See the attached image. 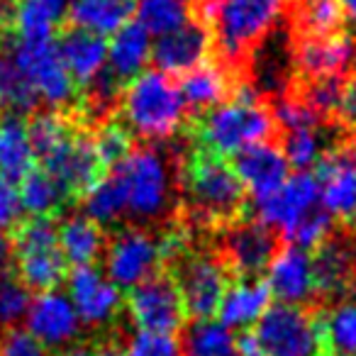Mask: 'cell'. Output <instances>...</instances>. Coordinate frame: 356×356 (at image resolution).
Returning a JSON list of instances; mask_svg holds the SVG:
<instances>
[{"label":"cell","mask_w":356,"mask_h":356,"mask_svg":"<svg viewBox=\"0 0 356 356\" xmlns=\"http://www.w3.org/2000/svg\"><path fill=\"white\" fill-rule=\"evenodd\" d=\"M120 122L144 142H166L188 122V108L178 83L161 71H142L122 90Z\"/></svg>","instance_id":"obj_4"},{"label":"cell","mask_w":356,"mask_h":356,"mask_svg":"<svg viewBox=\"0 0 356 356\" xmlns=\"http://www.w3.org/2000/svg\"><path fill=\"white\" fill-rule=\"evenodd\" d=\"M54 44L61 64L66 66L79 90L93 83L108 66V40L100 35L66 25L56 32Z\"/></svg>","instance_id":"obj_22"},{"label":"cell","mask_w":356,"mask_h":356,"mask_svg":"<svg viewBox=\"0 0 356 356\" xmlns=\"http://www.w3.org/2000/svg\"><path fill=\"white\" fill-rule=\"evenodd\" d=\"M120 356H184V351H181V341L173 334L137 332L124 344V349H120Z\"/></svg>","instance_id":"obj_41"},{"label":"cell","mask_w":356,"mask_h":356,"mask_svg":"<svg viewBox=\"0 0 356 356\" xmlns=\"http://www.w3.org/2000/svg\"><path fill=\"white\" fill-rule=\"evenodd\" d=\"M22 205L17 186L0 176V232H13L20 225Z\"/></svg>","instance_id":"obj_43"},{"label":"cell","mask_w":356,"mask_h":356,"mask_svg":"<svg viewBox=\"0 0 356 356\" xmlns=\"http://www.w3.org/2000/svg\"><path fill=\"white\" fill-rule=\"evenodd\" d=\"M278 252V239L268 227L261 222H239L222 229V244H220V257L229 273H237V278H259L271 264Z\"/></svg>","instance_id":"obj_14"},{"label":"cell","mask_w":356,"mask_h":356,"mask_svg":"<svg viewBox=\"0 0 356 356\" xmlns=\"http://www.w3.org/2000/svg\"><path fill=\"white\" fill-rule=\"evenodd\" d=\"M181 351L186 356H237L232 330L218 320H198L186 327Z\"/></svg>","instance_id":"obj_32"},{"label":"cell","mask_w":356,"mask_h":356,"mask_svg":"<svg viewBox=\"0 0 356 356\" xmlns=\"http://www.w3.org/2000/svg\"><path fill=\"white\" fill-rule=\"evenodd\" d=\"M320 208L332 222L356 227V156L344 152H330L317 166Z\"/></svg>","instance_id":"obj_17"},{"label":"cell","mask_w":356,"mask_h":356,"mask_svg":"<svg viewBox=\"0 0 356 356\" xmlns=\"http://www.w3.org/2000/svg\"><path fill=\"white\" fill-rule=\"evenodd\" d=\"M0 356H49V351L27 332L10 330L0 339Z\"/></svg>","instance_id":"obj_44"},{"label":"cell","mask_w":356,"mask_h":356,"mask_svg":"<svg viewBox=\"0 0 356 356\" xmlns=\"http://www.w3.org/2000/svg\"><path fill=\"white\" fill-rule=\"evenodd\" d=\"M341 88H344V81L341 79L307 81V86L302 88L300 95L325 120L327 115H337V108H339V100H341Z\"/></svg>","instance_id":"obj_42"},{"label":"cell","mask_w":356,"mask_h":356,"mask_svg":"<svg viewBox=\"0 0 356 356\" xmlns=\"http://www.w3.org/2000/svg\"><path fill=\"white\" fill-rule=\"evenodd\" d=\"M351 154H354V156H356V147H354V152H351Z\"/></svg>","instance_id":"obj_51"},{"label":"cell","mask_w":356,"mask_h":356,"mask_svg":"<svg viewBox=\"0 0 356 356\" xmlns=\"http://www.w3.org/2000/svg\"><path fill=\"white\" fill-rule=\"evenodd\" d=\"M186 222L200 227H229L247 213V191L225 159L191 149L178 168Z\"/></svg>","instance_id":"obj_2"},{"label":"cell","mask_w":356,"mask_h":356,"mask_svg":"<svg viewBox=\"0 0 356 356\" xmlns=\"http://www.w3.org/2000/svg\"><path fill=\"white\" fill-rule=\"evenodd\" d=\"M266 288L281 305L305 307L312 298H317L315 288V266L312 252L286 244L278 249L266 268Z\"/></svg>","instance_id":"obj_18"},{"label":"cell","mask_w":356,"mask_h":356,"mask_svg":"<svg viewBox=\"0 0 356 356\" xmlns=\"http://www.w3.org/2000/svg\"><path fill=\"white\" fill-rule=\"evenodd\" d=\"M59 356H98V349H88V346H71V349L61 351Z\"/></svg>","instance_id":"obj_49"},{"label":"cell","mask_w":356,"mask_h":356,"mask_svg":"<svg viewBox=\"0 0 356 356\" xmlns=\"http://www.w3.org/2000/svg\"><path fill=\"white\" fill-rule=\"evenodd\" d=\"M237 86L239 83L234 81V71L227 64L215 59L203 61L193 71L184 74L178 88H181L184 103L188 108V120L195 118V115L208 113L215 105L225 103L234 93Z\"/></svg>","instance_id":"obj_23"},{"label":"cell","mask_w":356,"mask_h":356,"mask_svg":"<svg viewBox=\"0 0 356 356\" xmlns=\"http://www.w3.org/2000/svg\"><path fill=\"white\" fill-rule=\"evenodd\" d=\"M40 166L64 186V191L74 203L86 198L110 173L100 159L98 149H95L93 132L88 127L79 129L59 152L44 159Z\"/></svg>","instance_id":"obj_12"},{"label":"cell","mask_w":356,"mask_h":356,"mask_svg":"<svg viewBox=\"0 0 356 356\" xmlns=\"http://www.w3.org/2000/svg\"><path fill=\"white\" fill-rule=\"evenodd\" d=\"M337 118L341 120L344 127H349L356 132V74L344 81L339 108H337Z\"/></svg>","instance_id":"obj_45"},{"label":"cell","mask_w":356,"mask_h":356,"mask_svg":"<svg viewBox=\"0 0 356 356\" xmlns=\"http://www.w3.org/2000/svg\"><path fill=\"white\" fill-rule=\"evenodd\" d=\"M320 208V188L310 171H296L288 181L264 200H254L257 222L286 237L298 222Z\"/></svg>","instance_id":"obj_13"},{"label":"cell","mask_w":356,"mask_h":356,"mask_svg":"<svg viewBox=\"0 0 356 356\" xmlns=\"http://www.w3.org/2000/svg\"><path fill=\"white\" fill-rule=\"evenodd\" d=\"M229 166L254 200H264L276 193L291 176V166L283 156V149L273 142L254 144V147L234 154Z\"/></svg>","instance_id":"obj_20"},{"label":"cell","mask_w":356,"mask_h":356,"mask_svg":"<svg viewBox=\"0 0 356 356\" xmlns=\"http://www.w3.org/2000/svg\"><path fill=\"white\" fill-rule=\"evenodd\" d=\"M0 49H6L13 56L17 69L37 93V100H44L56 113L79 115L81 90L69 76L66 66L61 64L54 42H42V44L10 42Z\"/></svg>","instance_id":"obj_9"},{"label":"cell","mask_w":356,"mask_h":356,"mask_svg":"<svg viewBox=\"0 0 356 356\" xmlns=\"http://www.w3.org/2000/svg\"><path fill=\"white\" fill-rule=\"evenodd\" d=\"M37 93L13 56L6 49H0V113H8L13 118H22V115H35L37 108Z\"/></svg>","instance_id":"obj_31"},{"label":"cell","mask_w":356,"mask_h":356,"mask_svg":"<svg viewBox=\"0 0 356 356\" xmlns=\"http://www.w3.org/2000/svg\"><path fill=\"white\" fill-rule=\"evenodd\" d=\"M137 22L154 37L178 30L191 17L188 0H137Z\"/></svg>","instance_id":"obj_35"},{"label":"cell","mask_w":356,"mask_h":356,"mask_svg":"<svg viewBox=\"0 0 356 356\" xmlns=\"http://www.w3.org/2000/svg\"><path fill=\"white\" fill-rule=\"evenodd\" d=\"M137 10V0H69L66 22L79 30L108 37L122 30Z\"/></svg>","instance_id":"obj_27"},{"label":"cell","mask_w":356,"mask_h":356,"mask_svg":"<svg viewBox=\"0 0 356 356\" xmlns=\"http://www.w3.org/2000/svg\"><path fill=\"white\" fill-rule=\"evenodd\" d=\"M186 124L195 149H203L225 161L254 144L271 142L276 134L271 108L259 98L257 88L247 83H239L225 103L195 115Z\"/></svg>","instance_id":"obj_1"},{"label":"cell","mask_w":356,"mask_h":356,"mask_svg":"<svg viewBox=\"0 0 356 356\" xmlns=\"http://www.w3.org/2000/svg\"><path fill=\"white\" fill-rule=\"evenodd\" d=\"M37 3H42V6L49 8L51 13H56L61 20H66V8H69V0H37Z\"/></svg>","instance_id":"obj_48"},{"label":"cell","mask_w":356,"mask_h":356,"mask_svg":"<svg viewBox=\"0 0 356 356\" xmlns=\"http://www.w3.org/2000/svg\"><path fill=\"white\" fill-rule=\"evenodd\" d=\"M234 349H237V356H264L257 337L249 330H244L239 337H234Z\"/></svg>","instance_id":"obj_47"},{"label":"cell","mask_w":356,"mask_h":356,"mask_svg":"<svg viewBox=\"0 0 356 356\" xmlns=\"http://www.w3.org/2000/svg\"><path fill=\"white\" fill-rule=\"evenodd\" d=\"M15 244V276L30 291L47 293L69 276V264L59 247V225L49 218H30L10 232Z\"/></svg>","instance_id":"obj_6"},{"label":"cell","mask_w":356,"mask_h":356,"mask_svg":"<svg viewBox=\"0 0 356 356\" xmlns=\"http://www.w3.org/2000/svg\"><path fill=\"white\" fill-rule=\"evenodd\" d=\"M264 356H330L322 315L300 305H271L254 330Z\"/></svg>","instance_id":"obj_7"},{"label":"cell","mask_w":356,"mask_h":356,"mask_svg":"<svg viewBox=\"0 0 356 356\" xmlns=\"http://www.w3.org/2000/svg\"><path fill=\"white\" fill-rule=\"evenodd\" d=\"M30 288L15 273H0V327H13L27 315Z\"/></svg>","instance_id":"obj_40"},{"label":"cell","mask_w":356,"mask_h":356,"mask_svg":"<svg viewBox=\"0 0 356 356\" xmlns=\"http://www.w3.org/2000/svg\"><path fill=\"white\" fill-rule=\"evenodd\" d=\"M152 61V35L137 20L127 22L108 42V71L127 86Z\"/></svg>","instance_id":"obj_26"},{"label":"cell","mask_w":356,"mask_h":356,"mask_svg":"<svg viewBox=\"0 0 356 356\" xmlns=\"http://www.w3.org/2000/svg\"><path fill=\"white\" fill-rule=\"evenodd\" d=\"M273 122L276 129L286 132H296V129H307V127H322V118L302 100L300 93H288L281 95L276 100V105L271 108Z\"/></svg>","instance_id":"obj_39"},{"label":"cell","mask_w":356,"mask_h":356,"mask_svg":"<svg viewBox=\"0 0 356 356\" xmlns=\"http://www.w3.org/2000/svg\"><path fill=\"white\" fill-rule=\"evenodd\" d=\"M312 266H315L317 298H325V300L341 298L356 281V254L351 244L341 239L330 237L320 249H315Z\"/></svg>","instance_id":"obj_24"},{"label":"cell","mask_w":356,"mask_h":356,"mask_svg":"<svg viewBox=\"0 0 356 356\" xmlns=\"http://www.w3.org/2000/svg\"><path fill=\"white\" fill-rule=\"evenodd\" d=\"M90 132H93L95 149H98L100 159H103L108 171H113L120 161H124V159L134 152V137H132V132L120 122V118L105 120V122H100L98 127H93Z\"/></svg>","instance_id":"obj_38"},{"label":"cell","mask_w":356,"mask_h":356,"mask_svg":"<svg viewBox=\"0 0 356 356\" xmlns=\"http://www.w3.org/2000/svg\"><path fill=\"white\" fill-rule=\"evenodd\" d=\"M127 315L139 332L173 334L186 325V307L171 273L159 271L127 291Z\"/></svg>","instance_id":"obj_10"},{"label":"cell","mask_w":356,"mask_h":356,"mask_svg":"<svg viewBox=\"0 0 356 356\" xmlns=\"http://www.w3.org/2000/svg\"><path fill=\"white\" fill-rule=\"evenodd\" d=\"M66 283H69V300L79 315L81 325H108L122 307L120 288L95 266L71 268Z\"/></svg>","instance_id":"obj_16"},{"label":"cell","mask_w":356,"mask_h":356,"mask_svg":"<svg viewBox=\"0 0 356 356\" xmlns=\"http://www.w3.org/2000/svg\"><path fill=\"white\" fill-rule=\"evenodd\" d=\"M35 166L37 156L30 144L27 122L8 115L0 120V176L17 186Z\"/></svg>","instance_id":"obj_30"},{"label":"cell","mask_w":356,"mask_h":356,"mask_svg":"<svg viewBox=\"0 0 356 356\" xmlns=\"http://www.w3.org/2000/svg\"><path fill=\"white\" fill-rule=\"evenodd\" d=\"M110 176L122 191L127 218L154 222L168 215L173 205V173L166 154L156 147H137Z\"/></svg>","instance_id":"obj_5"},{"label":"cell","mask_w":356,"mask_h":356,"mask_svg":"<svg viewBox=\"0 0 356 356\" xmlns=\"http://www.w3.org/2000/svg\"><path fill=\"white\" fill-rule=\"evenodd\" d=\"M268 307H271V293L266 283L259 278H237L225 291L218 322H222L227 330H247L261 320Z\"/></svg>","instance_id":"obj_25"},{"label":"cell","mask_w":356,"mask_h":356,"mask_svg":"<svg viewBox=\"0 0 356 356\" xmlns=\"http://www.w3.org/2000/svg\"><path fill=\"white\" fill-rule=\"evenodd\" d=\"M327 354L356 356V300H339L322 317Z\"/></svg>","instance_id":"obj_34"},{"label":"cell","mask_w":356,"mask_h":356,"mask_svg":"<svg viewBox=\"0 0 356 356\" xmlns=\"http://www.w3.org/2000/svg\"><path fill=\"white\" fill-rule=\"evenodd\" d=\"M103 227L86 215H71L59 225V247L71 266H93L108 247Z\"/></svg>","instance_id":"obj_29"},{"label":"cell","mask_w":356,"mask_h":356,"mask_svg":"<svg viewBox=\"0 0 356 356\" xmlns=\"http://www.w3.org/2000/svg\"><path fill=\"white\" fill-rule=\"evenodd\" d=\"M191 15L205 22L222 64L237 69L247 61L288 8V0H191Z\"/></svg>","instance_id":"obj_3"},{"label":"cell","mask_w":356,"mask_h":356,"mask_svg":"<svg viewBox=\"0 0 356 356\" xmlns=\"http://www.w3.org/2000/svg\"><path fill=\"white\" fill-rule=\"evenodd\" d=\"M83 208H86V218H90L100 227H110V225H118L122 218H127L122 191H120L118 181L110 173L86 195Z\"/></svg>","instance_id":"obj_37"},{"label":"cell","mask_w":356,"mask_h":356,"mask_svg":"<svg viewBox=\"0 0 356 356\" xmlns=\"http://www.w3.org/2000/svg\"><path fill=\"white\" fill-rule=\"evenodd\" d=\"M281 149L288 166H293L296 171H310V168L320 166L322 159L330 154V137L322 127L296 129V132L283 134Z\"/></svg>","instance_id":"obj_33"},{"label":"cell","mask_w":356,"mask_h":356,"mask_svg":"<svg viewBox=\"0 0 356 356\" xmlns=\"http://www.w3.org/2000/svg\"><path fill=\"white\" fill-rule=\"evenodd\" d=\"M356 59V42L344 32L327 37H300L296 66L305 81L341 79Z\"/></svg>","instance_id":"obj_21"},{"label":"cell","mask_w":356,"mask_h":356,"mask_svg":"<svg viewBox=\"0 0 356 356\" xmlns=\"http://www.w3.org/2000/svg\"><path fill=\"white\" fill-rule=\"evenodd\" d=\"M344 10L337 0H300L298 3V27L302 37H327L341 32Z\"/></svg>","instance_id":"obj_36"},{"label":"cell","mask_w":356,"mask_h":356,"mask_svg":"<svg viewBox=\"0 0 356 356\" xmlns=\"http://www.w3.org/2000/svg\"><path fill=\"white\" fill-rule=\"evenodd\" d=\"M17 195H20L22 213H27L30 218L56 220L66 210V205L74 203L64 186L42 166H35L17 184Z\"/></svg>","instance_id":"obj_28"},{"label":"cell","mask_w":356,"mask_h":356,"mask_svg":"<svg viewBox=\"0 0 356 356\" xmlns=\"http://www.w3.org/2000/svg\"><path fill=\"white\" fill-rule=\"evenodd\" d=\"M341 6V10H344V15H351L356 17V0H337Z\"/></svg>","instance_id":"obj_50"},{"label":"cell","mask_w":356,"mask_h":356,"mask_svg":"<svg viewBox=\"0 0 356 356\" xmlns=\"http://www.w3.org/2000/svg\"><path fill=\"white\" fill-rule=\"evenodd\" d=\"M213 49L208 25L191 15L178 30L156 37V44H152V64L166 76H184L203 61L213 59Z\"/></svg>","instance_id":"obj_15"},{"label":"cell","mask_w":356,"mask_h":356,"mask_svg":"<svg viewBox=\"0 0 356 356\" xmlns=\"http://www.w3.org/2000/svg\"><path fill=\"white\" fill-rule=\"evenodd\" d=\"M0 273H15V244L10 232H0Z\"/></svg>","instance_id":"obj_46"},{"label":"cell","mask_w":356,"mask_h":356,"mask_svg":"<svg viewBox=\"0 0 356 356\" xmlns=\"http://www.w3.org/2000/svg\"><path fill=\"white\" fill-rule=\"evenodd\" d=\"M163 271L171 273L181 300L186 307V317L191 320H213L220 310V302L229 286V268L225 266L218 252H200L188 249L184 257L168 264Z\"/></svg>","instance_id":"obj_8"},{"label":"cell","mask_w":356,"mask_h":356,"mask_svg":"<svg viewBox=\"0 0 356 356\" xmlns=\"http://www.w3.org/2000/svg\"><path fill=\"white\" fill-rule=\"evenodd\" d=\"M27 334L35 337L47 351L66 346L79 337L81 320L69 296L61 291L37 293L27 307Z\"/></svg>","instance_id":"obj_19"},{"label":"cell","mask_w":356,"mask_h":356,"mask_svg":"<svg viewBox=\"0 0 356 356\" xmlns=\"http://www.w3.org/2000/svg\"><path fill=\"white\" fill-rule=\"evenodd\" d=\"M105 268L120 291H132L154 273L163 271L159 237L144 227H122L105 247Z\"/></svg>","instance_id":"obj_11"}]
</instances>
